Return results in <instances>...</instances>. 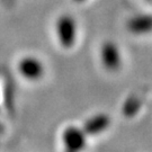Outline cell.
I'll list each match as a JSON object with an SVG mask.
<instances>
[{
  "label": "cell",
  "instance_id": "cell-1",
  "mask_svg": "<svg viewBox=\"0 0 152 152\" xmlns=\"http://www.w3.org/2000/svg\"><path fill=\"white\" fill-rule=\"evenodd\" d=\"M56 34L60 44L64 49H70L76 42V23L70 16H61L56 22Z\"/></svg>",
  "mask_w": 152,
  "mask_h": 152
},
{
  "label": "cell",
  "instance_id": "cell-2",
  "mask_svg": "<svg viewBox=\"0 0 152 152\" xmlns=\"http://www.w3.org/2000/svg\"><path fill=\"white\" fill-rule=\"evenodd\" d=\"M63 143L65 150L71 152H80L86 147L85 132L79 130L76 126H69L63 132Z\"/></svg>",
  "mask_w": 152,
  "mask_h": 152
},
{
  "label": "cell",
  "instance_id": "cell-3",
  "mask_svg": "<svg viewBox=\"0 0 152 152\" xmlns=\"http://www.w3.org/2000/svg\"><path fill=\"white\" fill-rule=\"evenodd\" d=\"M100 58L104 66L109 71H116L121 66V55L118 48L113 42H105L100 50Z\"/></svg>",
  "mask_w": 152,
  "mask_h": 152
},
{
  "label": "cell",
  "instance_id": "cell-4",
  "mask_svg": "<svg viewBox=\"0 0 152 152\" xmlns=\"http://www.w3.org/2000/svg\"><path fill=\"white\" fill-rule=\"evenodd\" d=\"M18 70L23 77L28 80H38L44 73L43 64L35 58H24L18 65Z\"/></svg>",
  "mask_w": 152,
  "mask_h": 152
},
{
  "label": "cell",
  "instance_id": "cell-5",
  "mask_svg": "<svg viewBox=\"0 0 152 152\" xmlns=\"http://www.w3.org/2000/svg\"><path fill=\"white\" fill-rule=\"evenodd\" d=\"M110 124V120L106 114H98L83 124V132L88 135H96L105 131Z\"/></svg>",
  "mask_w": 152,
  "mask_h": 152
},
{
  "label": "cell",
  "instance_id": "cell-6",
  "mask_svg": "<svg viewBox=\"0 0 152 152\" xmlns=\"http://www.w3.org/2000/svg\"><path fill=\"white\" fill-rule=\"evenodd\" d=\"M129 31L134 34H144L152 31V16L141 15L131 18L127 23Z\"/></svg>",
  "mask_w": 152,
  "mask_h": 152
},
{
  "label": "cell",
  "instance_id": "cell-7",
  "mask_svg": "<svg viewBox=\"0 0 152 152\" xmlns=\"http://www.w3.org/2000/svg\"><path fill=\"white\" fill-rule=\"evenodd\" d=\"M140 107H141L140 98L136 96H131L125 100L124 105L122 107V112L126 117H133L140 110Z\"/></svg>",
  "mask_w": 152,
  "mask_h": 152
},
{
  "label": "cell",
  "instance_id": "cell-8",
  "mask_svg": "<svg viewBox=\"0 0 152 152\" xmlns=\"http://www.w3.org/2000/svg\"><path fill=\"white\" fill-rule=\"evenodd\" d=\"M2 132H4V126H2V125L0 124V134H1Z\"/></svg>",
  "mask_w": 152,
  "mask_h": 152
},
{
  "label": "cell",
  "instance_id": "cell-9",
  "mask_svg": "<svg viewBox=\"0 0 152 152\" xmlns=\"http://www.w3.org/2000/svg\"><path fill=\"white\" fill-rule=\"evenodd\" d=\"M75 1H76V2H83L85 0H75Z\"/></svg>",
  "mask_w": 152,
  "mask_h": 152
},
{
  "label": "cell",
  "instance_id": "cell-10",
  "mask_svg": "<svg viewBox=\"0 0 152 152\" xmlns=\"http://www.w3.org/2000/svg\"><path fill=\"white\" fill-rule=\"evenodd\" d=\"M65 152H71V151H68V150H65Z\"/></svg>",
  "mask_w": 152,
  "mask_h": 152
}]
</instances>
